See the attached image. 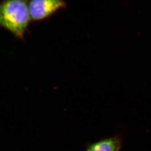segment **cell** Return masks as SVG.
<instances>
[{"label": "cell", "instance_id": "3957f363", "mask_svg": "<svg viewBox=\"0 0 151 151\" xmlns=\"http://www.w3.org/2000/svg\"><path fill=\"white\" fill-rule=\"evenodd\" d=\"M119 147L117 139L110 138L92 144L86 151H118Z\"/></svg>", "mask_w": 151, "mask_h": 151}, {"label": "cell", "instance_id": "6da1fadb", "mask_svg": "<svg viewBox=\"0 0 151 151\" xmlns=\"http://www.w3.org/2000/svg\"><path fill=\"white\" fill-rule=\"evenodd\" d=\"M30 20L26 1H7L0 4V27L17 37H23Z\"/></svg>", "mask_w": 151, "mask_h": 151}, {"label": "cell", "instance_id": "7a4b0ae2", "mask_svg": "<svg viewBox=\"0 0 151 151\" xmlns=\"http://www.w3.org/2000/svg\"><path fill=\"white\" fill-rule=\"evenodd\" d=\"M27 4L31 20L35 21L46 18L66 5L58 0H33Z\"/></svg>", "mask_w": 151, "mask_h": 151}]
</instances>
